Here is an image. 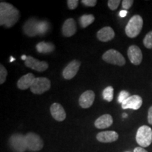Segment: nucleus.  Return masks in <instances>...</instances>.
<instances>
[{"mask_svg": "<svg viewBox=\"0 0 152 152\" xmlns=\"http://www.w3.org/2000/svg\"><path fill=\"white\" fill-rule=\"evenodd\" d=\"M20 18V12L11 4L0 3V26L9 28L13 27Z\"/></svg>", "mask_w": 152, "mask_h": 152, "instance_id": "1", "label": "nucleus"}, {"mask_svg": "<svg viewBox=\"0 0 152 152\" xmlns=\"http://www.w3.org/2000/svg\"><path fill=\"white\" fill-rule=\"evenodd\" d=\"M143 27V19L140 15H134L125 26V34L130 38H134L140 33Z\"/></svg>", "mask_w": 152, "mask_h": 152, "instance_id": "2", "label": "nucleus"}, {"mask_svg": "<svg viewBox=\"0 0 152 152\" xmlns=\"http://www.w3.org/2000/svg\"><path fill=\"white\" fill-rule=\"evenodd\" d=\"M136 141L142 148L149 147L152 142V130L147 125H142L137 130Z\"/></svg>", "mask_w": 152, "mask_h": 152, "instance_id": "3", "label": "nucleus"}, {"mask_svg": "<svg viewBox=\"0 0 152 152\" xmlns=\"http://www.w3.org/2000/svg\"><path fill=\"white\" fill-rule=\"evenodd\" d=\"M102 59L108 64L113 65L123 66L125 64L124 56L118 51L113 49L106 51L102 56Z\"/></svg>", "mask_w": 152, "mask_h": 152, "instance_id": "4", "label": "nucleus"}, {"mask_svg": "<svg viewBox=\"0 0 152 152\" xmlns=\"http://www.w3.org/2000/svg\"><path fill=\"white\" fill-rule=\"evenodd\" d=\"M9 143L11 149L15 152H24L28 149L26 136L21 134H14L9 138Z\"/></svg>", "mask_w": 152, "mask_h": 152, "instance_id": "5", "label": "nucleus"}, {"mask_svg": "<svg viewBox=\"0 0 152 152\" xmlns=\"http://www.w3.org/2000/svg\"><path fill=\"white\" fill-rule=\"evenodd\" d=\"M26 141L28 150L39 151L44 147V142L40 137L34 132H29L26 135Z\"/></svg>", "mask_w": 152, "mask_h": 152, "instance_id": "6", "label": "nucleus"}, {"mask_svg": "<svg viewBox=\"0 0 152 152\" xmlns=\"http://www.w3.org/2000/svg\"><path fill=\"white\" fill-rule=\"evenodd\" d=\"M51 87V82L47 77H36L30 87L31 92L35 94H42L48 91Z\"/></svg>", "mask_w": 152, "mask_h": 152, "instance_id": "7", "label": "nucleus"}, {"mask_svg": "<svg viewBox=\"0 0 152 152\" xmlns=\"http://www.w3.org/2000/svg\"><path fill=\"white\" fill-rule=\"evenodd\" d=\"M25 65L26 67L38 72H44L49 68L48 64L46 61H40L31 56H27V59L25 61Z\"/></svg>", "mask_w": 152, "mask_h": 152, "instance_id": "8", "label": "nucleus"}, {"mask_svg": "<svg viewBox=\"0 0 152 152\" xmlns=\"http://www.w3.org/2000/svg\"><path fill=\"white\" fill-rule=\"evenodd\" d=\"M142 103L143 101L141 96L137 94L132 95L123 102L122 109L138 110L142 106Z\"/></svg>", "mask_w": 152, "mask_h": 152, "instance_id": "9", "label": "nucleus"}, {"mask_svg": "<svg viewBox=\"0 0 152 152\" xmlns=\"http://www.w3.org/2000/svg\"><path fill=\"white\" fill-rule=\"evenodd\" d=\"M128 56L130 62L135 66L140 65L142 63V52L140 48L136 45H131L128 49Z\"/></svg>", "mask_w": 152, "mask_h": 152, "instance_id": "10", "label": "nucleus"}, {"mask_svg": "<svg viewBox=\"0 0 152 152\" xmlns=\"http://www.w3.org/2000/svg\"><path fill=\"white\" fill-rule=\"evenodd\" d=\"M80 65L81 64L79 61H72L63 71V77L66 80H71L73 78L78 72Z\"/></svg>", "mask_w": 152, "mask_h": 152, "instance_id": "11", "label": "nucleus"}, {"mask_svg": "<svg viewBox=\"0 0 152 152\" xmlns=\"http://www.w3.org/2000/svg\"><path fill=\"white\" fill-rule=\"evenodd\" d=\"M95 94L92 90H87L80 95L79 98V104L83 109H88L94 103Z\"/></svg>", "mask_w": 152, "mask_h": 152, "instance_id": "12", "label": "nucleus"}, {"mask_svg": "<svg viewBox=\"0 0 152 152\" xmlns=\"http://www.w3.org/2000/svg\"><path fill=\"white\" fill-rule=\"evenodd\" d=\"M52 116L58 122H62L66 118V113L64 107L58 103H54L50 107Z\"/></svg>", "mask_w": 152, "mask_h": 152, "instance_id": "13", "label": "nucleus"}, {"mask_svg": "<svg viewBox=\"0 0 152 152\" xmlns=\"http://www.w3.org/2000/svg\"><path fill=\"white\" fill-rule=\"evenodd\" d=\"M39 21L35 18H30L25 23L23 26V32L29 37H35L38 35L37 26Z\"/></svg>", "mask_w": 152, "mask_h": 152, "instance_id": "14", "label": "nucleus"}, {"mask_svg": "<svg viewBox=\"0 0 152 152\" xmlns=\"http://www.w3.org/2000/svg\"><path fill=\"white\" fill-rule=\"evenodd\" d=\"M118 134L115 131H104L96 134V140L102 143H111L118 139Z\"/></svg>", "mask_w": 152, "mask_h": 152, "instance_id": "15", "label": "nucleus"}, {"mask_svg": "<svg viewBox=\"0 0 152 152\" xmlns=\"http://www.w3.org/2000/svg\"><path fill=\"white\" fill-rule=\"evenodd\" d=\"M77 30L76 23L73 18H70L65 20L62 26L63 35L66 37H70L74 35Z\"/></svg>", "mask_w": 152, "mask_h": 152, "instance_id": "16", "label": "nucleus"}, {"mask_svg": "<svg viewBox=\"0 0 152 152\" xmlns=\"http://www.w3.org/2000/svg\"><path fill=\"white\" fill-rule=\"evenodd\" d=\"M36 77L33 73H29L26 75H23L17 82V86L20 90H25L30 88Z\"/></svg>", "mask_w": 152, "mask_h": 152, "instance_id": "17", "label": "nucleus"}, {"mask_svg": "<svg viewBox=\"0 0 152 152\" xmlns=\"http://www.w3.org/2000/svg\"><path fill=\"white\" fill-rule=\"evenodd\" d=\"M96 37L99 39V40L106 42L111 41L115 37V32L113 30V28L106 26L102 29L99 30L96 33Z\"/></svg>", "mask_w": 152, "mask_h": 152, "instance_id": "18", "label": "nucleus"}, {"mask_svg": "<svg viewBox=\"0 0 152 152\" xmlns=\"http://www.w3.org/2000/svg\"><path fill=\"white\" fill-rule=\"evenodd\" d=\"M113 118L110 114H104L95 121L94 126L97 129L107 128L113 124Z\"/></svg>", "mask_w": 152, "mask_h": 152, "instance_id": "19", "label": "nucleus"}, {"mask_svg": "<svg viewBox=\"0 0 152 152\" xmlns=\"http://www.w3.org/2000/svg\"><path fill=\"white\" fill-rule=\"evenodd\" d=\"M55 46L52 42H40L36 45V50L40 54H49L54 50Z\"/></svg>", "mask_w": 152, "mask_h": 152, "instance_id": "20", "label": "nucleus"}, {"mask_svg": "<svg viewBox=\"0 0 152 152\" xmlns=\"http://www.w3.org/2000/svg\"><path fill=\"white\" fill-rule=\"evenodd\" d=\"M94 16L92 14H84L80 17L79 22L82 28H87L94 21Z\"/></svg>", "mask_w": 152, "mask_h": 152, "instance_id": "21", "label": "nucleus"}, {"mask_svg": "<svg viewBox=\"0 0 152 152\" xmlns=\"http://www.w3.org/2000/svg\"><path fill=\"white\" fill-rule=\"evenodd\" d=\"M113 87L109 86L106 87L103 91V97L107 102H111L113 99Z\"/></svg>", "mask_w": 152, "mask_h": 152, "instance_id": "22", "label": "nucleus"}, {"mask_svg": "<svg viewBox=\"0 0 152 152\" xmlns=\"http://www.w3.org/2000/svg\"><path fill=\"white\" fill-rule=\"evenodd\" d=\"M49 28V23L47 21H39L37 26L38 35H45L48 31Z\"/></svg>", "mask_w": 152, "mask_h": 152, "instance_id": "23", "label": "nucleus"}, {"mask_svg": "<svg viewBox=\"0 0 152 152\" xmlns=\"http://www.w3.org/2000/svg\"><path fill=\"white\" fill-rule=\"evenodd\" d=\"M143 44L147 49H152V30L148 33L144 38Z\"/></svg>", "mask_w": 152, "mask_h": 152, "instance_id": "24", "label": "nucleus"}, {"mask_svg": "<svg viewBox=\"0 0 152 152\" xmlns=\"http://www.w3.org/2000/svg\"><path fill=\"white\" fill-rule=\"evenodd\" d=\"M7 75H8L7 70L6 69L4 66L1 64L0 65V84L2 85L3 83H5Z\"/></svg>", "mask_w": 152, "mask_h": 152, "instance_id": "25", "label": "nucleus"}, {"mask_svg": "<svg viewBox=\"0 0 152 152\" xmlns=\"http://www.w3.org/2000/svg\"><path fill=\"white\" fill-rule=\"evenodd\" d=\"M130 96V93L125 90H123L120 92L118 95V102H119L120 104H122L123 102H125L127 99L129 98Z\"/></svg>", "mask_w": 152, "mask_h": 152, "instance_id": "26", "label": "nucleus"}, {"mask_svg": "<svg viewBox=\"0 0 152 152\" xmlns=\"http://www.w3.org/2000/svg\"><path fill=\"white\" fill-rule=\"evenodd\" d=\"M120 3H121L120 0H109L108 1V6H109V9L111 10L114 11L118 9Z\"/></svg>", "mask_w": 152, "mask_h": 152, "instance_id": "27", "label": "nucleus"}, {"mask_svg": "<svg viewBox=\"0 0 152 152\" xmlns=\"http://www.w3.org/2000/svg\"><path fill=\"white\" fill-rule=\"evenodd\" d=\"M79 1L77 0H68L67 1V4L68 7V9L70 10H73L77 8V7L78 6Z\"/></svg>", "mask_w": 152, "mask_h": 152, "instance_id": "28", "label": "nucleus"}, {"mask_svg": "<svg viewBox=\"0 0 152 152\" xmlns=\"http://www.w3.org/2000/svg\"><path fill=\"white\" fill-rule=\"evenodd\" d=\"M134 1L133 0H123L122 1V7L125 10H128V9H130V7H132Z\"/></svg>", "mask_w": 152, "mask_h": 152, "instance_id": "29", "label": "nucleus"}, {"mask_svg": "<svg viewBox=\"0 0 152 152\" xmlns=\"http://www.w3.org/2000/svg\"><path fill=\"white\" fill-rule=\"evenodd\" d=\"M82 3L87 7H93L97 3L96 0H82Z\"/></svg>", "mask_w": 152, "mask_h": 152, "instance_id": "30", "label": "nucleus"}, {"mask_svg": "<svg viewBox=\"0 0 152 152\" xmlns=\"http://www.w3.org/2000/svg\"><path fill=\"white\" fill-rule=\"evenodd\" d=\"M148 123L152 125V106L149 109L148 111Z\"/></svg>", "mask_w": 152, "mask_h": 152, "instance_id": "31", "label": "nucleus"}, {"mask_svg": "<svg viewBox=\"0 0 152 152\" xmlns=\"http://www.w3.org/2000/svg\"><path fill=\"white\" fill-rule=\"evenodd\" d=\"M133 152H148V151L142 147H136L135 149H134Z\"/></svg>", "mask_w": 152, "mask_h": 152, "instance_id": "32", "label": "nucleus"}, {"mask_svg": "<svg viewBox=\"0 0 152 152\" xmlns=\"http://www.w3.org/2000/svg\"><path fill=\"white\" fill-rule=\"evenodd\" d=\"M128 14V11L126 10H122L120 11V16L121 17H125Z\"/></svg>", "mask_w": 152, "mask_h": 152, "instance_id": "33", "label": "nucleus"}, {"mask_svg": "<svg viewBox=\"0 0 152 152\" xmlns=\"http://www.w3.org/2000/svg\"><path fill=\"white\" fill-rule=\"evenodd\" d=\"M27 56H26V55H23V56H22V57H21L22 60L26 61V59H27Z\"/></svg>", "mask_w": 152, "mask_h": 152, "instance_id": "34", "label": "nucleus"}, {"mask_svg": "<svg viewBox=\"0 0 152 152\" xmlns=\"http://www.w3.org/2000/svg\"><path fill=\"white\" fill-rule=\"evenodd\" d=\"M14 60H15V58H13L12 56H11V60H10V62H12L13 61H14Z\"/></svg>", "mask_w": 152, "mask_h": 152, "instance_id": "35", "label": "nucleus"}, {"mask_svg": "<svg viewBox=\"0 0 152 152\" xmlns=\"http://www.w3.org/2000/svg\"><path fill=\"white\" fill-rule=\"evenodd\" d=\"M127 115H127V114L126 113H123V118H125V117H127Z\"/></svg>", "mask_w": 152, "mask_h": 152, "instance_id": "36", "label": "nucleus"}]
</instances>
